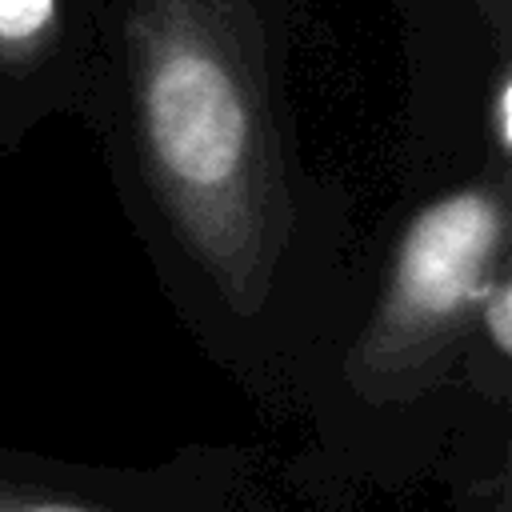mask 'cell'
<instances>
[{
  "mask_svg": "<svg viewBox=\"0 0 512 512\" xmlns=\"http://www.w3.org/2000/svg\"><path fill=\"white\" fill-rule=\"evenodd\" d=\"M512 272V180L504 164L420 196L388 240L356 364L396 376L432 364L476 328L488 288Z\"/></svg>",
  "mask_w": 512,
  "mask_h": 512,
  "instance_id": "2",
  "label": "cell"
},
{
  "mask_svg": "<svg viewBox=\"0 0 512 512\" xmlns=\"http://www.w3.org/2000/svg\"><path fill=\"white\" fill-rule=\"evenodd\" d=\"M284 32V0H96L88 116L156 268L232 324L284 316L344 272V196L292 144Z\"/></svg>",
  "mask_w": 512,
  "mask_h": 512,
  "instance_id": "1",
  "label": "cell"
},
{
  "mask_svg": "<svg viewBox=\"0 0 512 512\" xmlns=\"http://www.w3.org/2000/svg\"><path fill=\"white\" fill-rule=\"evenodd\" d=\"M448 16L468 20V28L480 36V48H488L492 60H508V28H512V0H444Z\"/></svg>",
  "mask_w": 512,
  "mask_h": 512,
  "instance_id": "4",
  "label": "cell"
},
{
  "mask_svg": "<svg viewBox=\"0 0 512 512\" xmlns=\"http://www.w3.org/2000/svg\"><path fill=\"white\" fill-rule=\"evenodd\" d=\"M16 512H92V508H80V504H60V500H40V504H24Z\"/></svg>",
  "mask_w": 512,
  "mask_h": 512,
  "instance_id": "5",
  "label": "cell"
},
{
  "mask_svg": "<svg viewBox=\"0 0 512 512\" xmlns=\"http://www.w3.org/2000/svg\"><path fill=\"white\" fill-rule=\"evenodd\" d=\"M96 0H0V144L56 112H88Z\"/></svg>",
  "mask_w": 512,
  "mask_h": 512,
  "instance_id": "3",
  "label": "cell"
}]
</instances>
